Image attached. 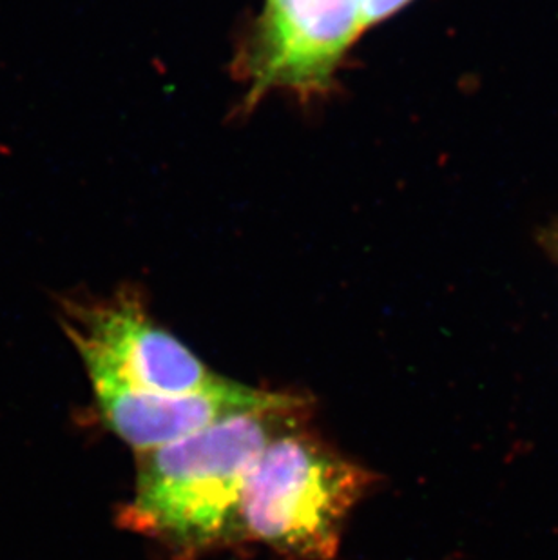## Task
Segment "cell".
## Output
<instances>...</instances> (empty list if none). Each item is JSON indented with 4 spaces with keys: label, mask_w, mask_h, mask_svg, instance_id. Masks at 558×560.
<instances>
[{
    "label": "cell",
    "mask_w": 558,
    "mask_h": 560,
    "mask_svg": "<svg viewBox=\"0 0 558 560\" xmlns=\"http://www.w3.org/2000/svg\"><path fill=\"white\" fill-rule=\"evenodd\" d=\"M305 412L306 407L245 413L140 452L135 495L118 521L178 560L240 545V512L254 466L270 441L301 423Z\"/></svg>",
    "instance_id": "6da1fadb"
},
{
    "label": "cell",
    "mask_w": 558,
    "mask_h": 560,
    "mask_svg": "<svg viewBox=\"0 0 558 560\" xmlns=\"http://www.w3.org/2000/svg\"><path fill=\"white\" fill-rule=\"evenodd\" d=\"M301 424L276 435L254 466L240 545H261L287 560H334L350 513L377 476Z\"/></svg>",
    "instance_id": "7a4b0ae2"
},
{
    "label": "cell",
    "mask_w": 558,
    "mask_h": 560,
    "mask_svg": "<svg viewBox=\"0 0 558 560\" xmlns=\"http://www.w3.org/2000/svg\"><path fill=\"white\" fill-rule=\"evenodd\" d=\"M66 330L88 372L112 375L132 390L185 396L226 380L160 327L135 289L106 300L69 303Z\"/></svg>",
    "instance_id": "3957f363"
},
{
    "label": "cell",
    "mask_w": 558,
    "mask_h": 560,
    "mask_svg": "<svg viewBox=\"0 0 558 560\" xmlns=\"http://www.w3.org/2000/svg\"><path fill=\"white\" fill-rule=\"evenodd\" d=\"M364 30L361 0H265L242 57L247 101L323 95Z\"/></svg>",
    "instance_id": "277c9868"
},
{
    "label": "cell",
    "mask_w": 558,
    "mask_h": 560,
    "mask_svg": "<svg viewBox=\"0 0 558 560\" xmlns=\"http://www.w3.org/2000/svg\"><path fill=\"white\" fill-rule=\"evenodd\" d=\"M107 427L138 452L159 448L245 413L309 407L305 397L225 380L209 390L160 396L132 390L112 375L88 372Z\"/></svg>",
    "instance_id": "5b68a950"
},
{
    "label": "cell",
    "mask_w": 558,
    "mask_h": 560,
    "mask_svg": "<svg viewBox=\"0 0 558 560\" xmlns=\"http://www.w3.org/2000/svg\"><path fill=\"white\" fill-rule=\"evenodd\" d=\"M410 2L411 0H361L364 26L372 27L386 21L388 16L399 13Z\"/></svg>",
    "instance_id": "8992f818"
}]
</instances>
